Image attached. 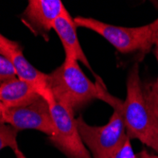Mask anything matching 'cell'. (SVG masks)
Wrapping results in <instances>:
<instances>
[{"mask_svg":"<svg viewBox=\"0 0 158 158\" xmlns=\"http://www.w3.org/2000/svg\"><path fill=\"white\" fill-rule=\"evenodd\" d=\"M74 22L77 27L88 28L102 36L121 53H132L135 51L146 53L152 47L150 24L137 27H125L82 16L75 17Z\"/></svg>","mask_w":158,"mask_h":158,"instance_id":"cell-4","label":"cell"},{"mask_svg":"<svg viewBox=\"0 0 158 158\" xmlns=\"http://www.w3.org/2000/svg\"><path fill=\"white\" fill-rule=\"evenodd\" d=\"M14 78H16V71L11 62L0 54V86Z\"/></svg>","mask_w":158,"mask_h":158,"instance_id":"cell-12","label":"cell"},{"mask_svg":"<svg viewBox=\"0 0 158 158\" xmlns=\"http://www.w3.org/2000/svg\"><path fill=\"white\" fill-rule=\"evenodd\" d=\"M9 60L11 62L14 69H15L16 77L19 80L24 81L34 86L37 89L39 95L42 98H44L48 104H50L53 100H55L51 92L48 88V74L41 72L40 70L36 69L31 64L28 63L25 58L21 48L12 52Z\"/></svg>","mask_w":158,"mask_h":158,"instance_id":"cell-9","label":"cell"},{"mask_svg":"<svg viewBox=\"0 0 158 158\" xmlns=\"http://www.w3.org/2000/svg\"><path fill=\"white\" fill-rule=\"evenodd\" d=\"M126 133L130 139H138L158 152V122L152 109L135 64L127 77V95L121 106Z\"/></svg>","mask_w":158,"mask_h":158,"instance_id":"cell-2","label":"cell"},{"mask_svg":"<svg viewBox=\"0 0 158 158\" xmlns=\"http://www.w3.org/2000/svg\"><path fill=\"white\" fill-rule=\"evenodd\" d=\"M3 110H4V107L3 105L0 103V123H2V113H3Z\"/></svg>","mask_w":158,"mask_h":158,"instance_id":"cell-20","label":"cell"},{"mask_svg":"<svg viewBox=\"0 0 158 158\" xmlns=\"http://www.w3.org/2000/svg\"><path fill=\"white\" fill-rule=\"evenodd\" d=\"M151 27V35L152 45H155L158 48V17L152 23L150 24Z\"/></svg>","mask_w":158,"mask_h":158,"instance_id":"cell-16","label":"cell"},{"mask_svg":"<svg viewBox=\"0 0 158 158\" xmlns=\"http://www.w3.org/2000/svg\"><path fill=\"white\" fill-rule=\"evenodd\" d=\"M64 9L61 0H30L22 16L32 31L45 36Z\"/></svg>","mask_w":158,"mask_h":158,"instance_id":"cell-7","label":"cell"},{"mask_svg":"<svg viewBox=\"0 0 158 158\" xmlns=\"http://www.w3.org/2000/svg\"><path fill=\"white\" fill-rule=\"evenodd\" d=\"M2 123L12 126L17 131L26 129L37 130L46 134L48 137L54 134L49 104L42 97L26 106L4 109Z\"/></svg>","mask_w":158,"mask_h":158,"instance_id":"cell-6","label":"cell"},{"mask_svg":"<svg viewBox=\"0 0 158 158\" xmlns=\"http://www.w3.org/2000/svg\"><path fill=\"white\" fill-rule=\"evenodd\" d=\"M40 97L34 86L17 77L0 86V103L4 109L28 105Z\"/></svg>","mask_w":158,"mask_h":158,"instance_id":"cell-10","label":"cell"},{"mask_svg":"<svg viewBox=\"0 0 158 158\" xmlns=\"http://www.w3.org/2000/svg\"><path fill=\"white\" fill-rule=\"evenodd\" d=\"M122 103L114 108L110 120L103 126H91L81 117L76 118L81 140L92 158H113L129 138L120 110Z\"/></svg>","mask_w":158,"mask_h":158,"instance_id":"cell-3","label":"cell"},{"mask_svg":"<svg viewBox=\"0 0 158 158\" xmlns=\"http://www.w3.org/2000/svg\"><path fill=\"white\" fill-rule=\"evenodd\" d=\"M146 95L149 98V102L151 103L152 109L155 114V118H156L157 122H158V93L154 87V85H152V91L147 92Z\"/></svg>","mask_w":158,"mask_h":158,"instance_id":"cell-15","label":"cell"},{"mask_svg":"<svg viewBox=\"0 0 158 158\" xmlns=\"http://www.w3.org/2000/svg\"><path fill=\"white\" fill-rule=\"evenodd\" d=\"M0 48H1L2 49H4L8 53V59L10 57L12 52L21 48L18 46V44H16L15 42L9 40L8 38L3 36L1 33H0Z\"/></svg>","mask_w":158,"mask_h":158,"instance_id":"cell-14","label":"cell"},{"mask_svg":"<svg viewBox=\"0 0 158 158\" xmlns=\"http://www.w3.org/2000/svg\"><path fill=\"white\" fill-rule=\"evenodd\" d=\"M113 158H136V154L133 150L130 138L127 139L123 147L114 154Z\"/></svg>","mask_w":158,"mask_h":158,"instance_id":"cell-13","label":"cell"},{"mask_svg":"<svg viewBox=\"0 0 158 158\" xmlns=\"http://www.w3.org/2000/svg\"><path fill=\"white\" fill-rule=\"evenodd\" d=\"M136 158H158V155L150 153L147 150L143 149L138 153H136Z\"/></svg>","mask_w":158,"mask_h":158,"instance_id":"cell-17","label":"cell"},{"mask_svg":"<svg viewBox=\"0 0 158 158\" xmlns=\"http://www.w3.org/2000/svg\"><path fill=\"white\" fill-rule=\"evenodd\" d=\"M13 152H14V154H15V157H16V158H27L26 155H25L19 149H17V150H15V151H13Z\"/></svg>","mask_w":158,"mask_h":158,"instance_id":"cell-18","label":"cell"},{"mask_svg":"<svg viewBox=\"0 0 158 158\" xmlns=\"http://www.w3.org/2000/svg\"><path fill=\"white\" fill-rule=\"evenodd\" d=\"M47 84L56 102L74 114L94 99L103 100L107 92L102 84L86 77L79 62L71 57H65L62 65L48 74Z\"/></svg>","mask_w":158,"mask_h":158,"instance_id":"cell-1","label":"cell"},{"mask_svg":"<svg viewBox=\"0 0 158 158\" xmlns=\"http://www.w3.org/2000/svg\"><path fill=\"white\" fill-rule=\"evenodd\" d=\"M52 30H54L62 42L65 57H71V58L76 59L92 71V67L80 45L77 34V26L74 22V18L70 15L66 9H64L54 21Z\"/></svg>","mask_w":158,"mask_h":158,"instance_id":"cell-8","label":"cell"},{"mask_svg":"<svg viewBox=\"0 0 158 158\" xmlns=\"http://www.w3.org/2000/svg\"><path fill=\"white\" fill-rule=\"evenodd\" d=\"M155 57H156V60H157V63H158V48H155ZM154 87H155V89H156V91L158 93V79H157V82L154 85Z\"/></svg>","mask_w":158,"mask_h":158,"instance_id":"cell-19","label":"cell"},{"mask_svg":"<svg viewBox=\"0 0 158 158\" xmlns=\"http://www.w3.org/2000/svg\"><path fill=\"white\" fill-rule=\"evenodd\" d=\"M54 134L48 137L67 158H92L80 135L75 114L56 100L49 104Z\"/></svg>","mask_w":158,"mask_h":158,"instance_id":"cell-5","label":"cell"},{"mask_svg":"<svg viewBox=\"0 0 158 158\" xmlns=\"http://www.w3.org/2000/svg\"><path fill=\"white\" fill-rule=\"evenodd\" d=\"M18 132L15 128L9 124L0 123V151L7 147L12 151L19 149L17 143Z\"/></svg>","mask_w":158,"mask_h":158,"instance_id":"cell-11","label":"cell"}]
</instances>
